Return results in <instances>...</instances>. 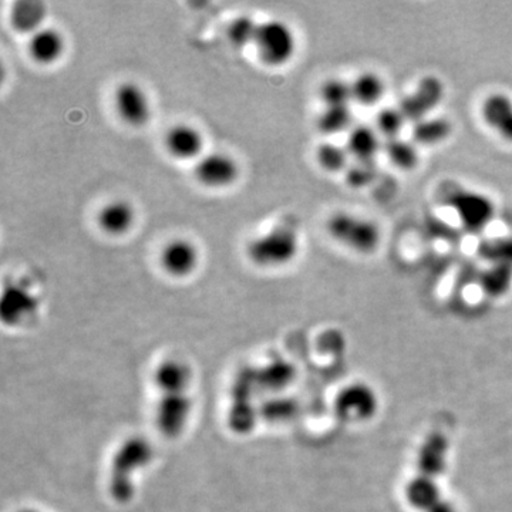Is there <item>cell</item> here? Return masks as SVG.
I'll list each match as a JSON object with an SVG mask.
<instances>
[{"label": "cell", "instance_id": "obj_1", "mask_svg": "<svg viewBox=\"0 0 512 512\" xmlns=\"http://www.w3.org/2000/svg\"><path fill=\"white\" fill-rule=\"evenodd\" d=\"M191 367L180 359H167L156 367L154 386L158 393L156 426L165 439H178L187 429L192 413Z\"/></svg>", "mask_w": 512, "mask_h": 512}, {"label": "cell", "instance_id": "obj_2", "mask_svg": "<svg viewBox=\"0 0 512 512\" xmlns=\"http://www.w3.org/2000/svg\"><path fill=\"white\" fill-rule=\"evenodd\" d=\"M154 447L146 437H128L111 458L107 490L117 504H128L136 497V476L153 463Z\"/></svg>", "mask_w": 512, "mask_h": 512}, {"label": "cell", "instance_id": "obj_3", "mask_svg": "<svg viewBox=\"0 0 512 512\" xmlns=\"http://www.w3.org/2000/svg\"><path fill=\"white\" fill-rule=\"evenodd\" d=\"M298 231L289 225H276L248 242L247 256L259 268H279L291 264L299 254Z\"/></svg>", "mask_w": 512, "mask_h": 512}, {"label": "cell", "instance_id": "obj_4", "mask_svg": "<svg viewBox=\"0 0 512 512\" xmlns=\"http://www.w3.org/2000/svg\"><path fill=\"white\" fill-rule=\"evenodd\" d=\"M326 229L335 241L359 254H372L382 242V231L375 222L346 211L330 215Z\"/></svg>", "mask_w": 512, "mask_h": 512}, {"label": "cell", "instance_id": "obj_5", "mask_svg": "<svg viewBox=\"0 0 512 512\" xmlns=\"http://www.w3.org/2000/svg\"><path fill=\"white\" fill-rule=\"evenodd\" d=\"M254 45L262 63L266 66L281 67L291 62L298 42L288 23L282 20H268L259 23Z\"/></svg>", "mask_w": 512, "mask_h": 512}, {"label": "cell", "instance_id": "obj_6", "mask_svg": "<svg viewBox=\"0 0 512 512\" xmlns=\"http://www.w3.org/2000/svg\"><path fill=\"white\" fill-rule=\"evenodd\" d=\"M448 207L468 231H483L495 217L494 201L484 192L454 187L446 192Z\"/></svg>", "mask_w": 512, "mask_h": 512}, {"label": "cell", "instance_id": "obj_7", "mask_svg": "<svg viewBox=\"0 0 512 512\" xmlns=\"http://www.w3.org/2000/svg\"><path fill=\"white\" fill-rule=\"evenodd\" d=\"M380 400L375 387L366 382H353L340 389L335 399V412L350 424L370 421L379 412Z\"/></svg>", "mask_w": 512, "mask_h": 512}, {"label": "cell", "instance_id": "obj_8", "mask_svg": "<svg viewBox=\"0 0 512 512\" xmlns=\"http://www.w3.org/2000/svg\"><path fill=\"white\" fill-rule=\"evenodd\" d=\"M446 96L443 80L436 76H424L416 89L400 101L399 109L410 123L416 124L427 119L440 106Z\"/></svg>", "mask_w": 512, "mask_h": 512}, {"label": "cell", "instance_id": "obj_9", "mask_svg": "<svg viewBox=\"0 0 512 512\" xmlns=\"http://www.w3.org/2000/svg\"><path fill=\"white\" fill-rule=\"evenodd\" d=\"M114 106L120 119L128 126L143 127L151 119L150 97L138 83H121L114 96Z\"/></svg>", "mask_w": 512, "mask_h": 512}, {"label": "cell", "instance_id": "obj_10", "mask_svg": "<svg viewBox=\"0 0 512 512\" xmlns=\"http://www.w3.org/2000/svg\"><path fill=\"white\" fill-rule=\"evenodd\" d=\"M448 457H450V440L441 431H431L417 448V474L439 480L446 473Z\"/></svg>", "mask_w": 512, "mask_h": 512}, {"label": "cell", "instance_id": "obj_11", "mask_svg": "<svg viewBox=\"0 0 512 512\" xmlns=\"http://www.w3.org/2000/svg\"><path fill=\"white\" fill-rule=\"evenodd\" d=\"M195 178L208 188H227L239 177V165L225 153H211L201 157L195 165Z\"/></svg>", "mask_w": 512, "mask_h": 512}, {"label": "cell", "instance_id": "obj_12", "mask_svg": "<svg viewBox=\"0 0 512 512\" xmlns=\"http://www.w3.org/2000/svg\"><path fill=\"white\" fill-rule=\"evenodd\" d=\"M161 266L174 278H187L200 264V249L187 238H174L164 245Z\"/></svg>", "mask_w": 512, "mask_h": 512}, {"label": "cell", "instance_id": "obj_13", "mask_svg": "<svg viewBox=\"0 0 512 512\" xmlns=\"http://www.w3.org/2000/svg\"><path fill=\"white\" fill-rule=\"evenodd\" d=\"M164 144L171 157L180 161H190L201 156L205 140L197 127L180 123L167 131Z\"/></svg>", "mask_w": 512, "mask_h": 512}, {"label": "cell", "instance_id": "obj_14", "mask_svg": "<svg viewBox=\"0 0 512 512\" xmlns=\"http://www.w3.org/2000/svg\"><path fill=\"white\" fill-rule=\"evenodd\" d=\"M481 119L498 137L512 144V97L493 93L481 104Z\"/></svg>", "mask_w": 512, "mask_h": 512}, {"label": "cell", "instance_id": "obj_15", "mask_svg": "<svg viewBox=\"0 0 512 512\" xmlns=\"http://www.w3.org/2000/svg\"><path fill=\"white\" fill-rule=\"evenodd\" d=\"M134 222H136V210L133 204L120 198L106 202L97 212L99 228L111 237L127 234L133 228Z\"/></svg>", "mask_w": 512, "mask_h": 512}, {"label": "cell", "instance_id": "obj_16", "mask_svg": "<svg viewBox=\"0 0 512 512\" xmlns=\"http://www.w3.org/2000/svg\"><path fill=\"white\" fill-rule=\"evenodd\" d=\"M404 498L407 504L414 510L420 512L430 511L440 500H443L444 494L441 493L439 480L436 478L414 474L404 485Z\"/></svg>", "mask_w": 512, "mask_h": 512}, {"label": "cell", "instance_id": "obj_17", "mask_svg": "<svg viewBox=\"0 0 512 512\" xmlns=\"http://www.w3.org/2000/svg\"><path fill=\"white\" fill-rule=\"evenodd\" d=\"M64 49H66V40L59 30L43 28L30 36L29 53L36 63L45 64V66L56 63L63 56Z\"/></svg>", "mask_w": 512, "mask_h": 512}, {"label": "cell", "instance_id": "obj_18", "mask_svg": "<svg viewBox=\"0 0 512 512\" xmlns=\"http://www.w3.org/2000/svg\"><path fill=\"white\" fill-rule=\"evenodd\" d=\"M382 141L376 130L359 126L350 131L348 148L350 157L355 161H376V156L382 150Z\"/></svg>", "mask_w": 512, "mask_h": 512}, {"label": "cell", "instance_id": "obj_19", "mask_svg": "<svg viewBox=\"0 0 512 512\" xmlns=\"http://www.w3.org/2000/svg\"><path fill=\"white\" fill-rule=\"evenodd\" d=\"M46 18L45 5L35 0H22L13 5L10 22L13 28L23 33H36Z\"/></svg>", "mask_w": 512, "mask_h": 512}, {"label": "cell", "instance_id": "obj_20", "mask_svg": "<svg viewBox=\"0 0 512 512\" xmlns=\"http://www.w3.org/2000/svg\"><path fill=\"white\" fill-rule=\"evenodd\" d=\"M453 133V124L446 117H427L413 124V140L421 146H437Z\"/></svg>", "mask_w": 512, "mask_h": 512}, {"label": "cell", "instance_id": "obj_21", "mask_svg": "<svg viewBox=\"0 0 512 512\" xmlns=\"http://www.w3.org/2000/svg\"><path fill=\"white\" fill-rule=\"evenodd\" d=\"M353 101L362 106H375L386 93V83L377 73L363 72L352 82Z\"/></svg>", "mask_w": 512, "mask_h": 512}, {"label": "cell", "instance_id": "obj_22", "mask_svg": "<svg viewBox=\"0 0 512 512\" xmlns=\"http://www.w3.org/2000/svg\"><path fill=\"white\" fill-rule=\"evenodd\" d=\"M480 285L491 298H503L512 288V266L491 264L481 275Z\"/></svg>", "mask_w": 512, "mask_h": 512}, {"label": "cell", "instance_id": "obj_23", "mask_svg": "<svg viewBox=\"0 0 512 512\" xmlns=\"http://www.w3.org/2000/svg\"><path fill=\"white\" fill-rule=\"evenodd\" d=\"M383 147L390 163L396 165L400 170H413L419 164V150L412 141L404 140L402 137L390 138Z\"/></svg>", "mask_w": 512, "mask_h": 512}, {"label": "cell", "instance_id": "obj_24", "mask_svg": "<svg viewBox=\"0 0 512 512\" xmlns=\"http://www.w3.org/2000/svg\"><path fill=\"white\" fill-rule=\"evenodd\" d=\"M262 376V387L269 392H279L289 386L295 379V367L285 360L268 363L258 372Z\"/></svg>", "mask_w": 512, "mask_h": 512}, {"label": "cell", "instance_id": "obj_25", "mask_svg": "<svg viewBox=\"0 0 512 512\" xmlns=\"http://www.w3.org/2000/svg\"><path fill=\"white\" fill-rule=\"evenodd\" d=\"M33 309V299L25 291L10 289L3 296V320L10 325H16Z\"/></svg>", "mask_w": 512, "mask_h": 512}, {"label": "cell", "instance_id": "obj_26", "mask_svg": "<svg viewBox=\"0 0 512 512\" xmlns=\"http://www.w3.org/2000/svg\"><path fill=\"white\" fill-rule=\"evenodd\" d=\"M353 123L350 106L325 107L318 117V128L325 134H338L348 130Z\"/></svg>", "mask_w": 512, "mask_h": 512}, {"label": "cell", "instance_id": "obj_27", "mask_svg": "<svg viewBox=\"0 0 512 512\" xmlns=\"http://www.w3.org/2000/svg\"><path fill=\"white\" fill-rule=\"evenodd\" d=\"M348 148L338 146L335 143L320 144L316 150V160L323 170L329 173H339V171L348 170L349 167Z\"/></svg>", "mask_w": 512, "mask_h": 512}, {"label": "cell", "instance_id": "obj_28", "mask_svg": "<svg viewBox=\"0 0 512 512\" xmlns=\"http://www.w3.org/2000/svg\"><path fill=\"white\" fill-rule=\"evenodd\" d=\"M320 99L325 107L350 106L353 101L352 83L342 79H329L320 87Z\"/></svg>", "mask_w": 512, "mask_h": 512}, {"label": "cell", "instance_id": "obj_29", "mask_svg": "<svg viewBox=\"0 0 512 512\" xmlns=\"http://www.w3.org/2000/svg\"><path fill=\"white\" fill-rule=\"evenodd\" d=\"M406 123V117H404L399 107H389V109H383L377 114V128H379L380 133H382L387 140L402 137Z\"/></svg>", "mask_w": 512, "mask_h": 512}, {"label": "cell", "instance_id": "obj_30", "mask_svg": "<svg viewBox=\"0 0 512 512\" xmlns=\"http://www.w3.org/2000/svg\"><path fill=\"white\" fill-rule=\"evenodd\" d=\"M259 25L249 16H239L229 25L228 37L232 45L245 47L254 45Z\"/></svg>", "mask_w": 512, "mask_h": 512}, {"label": "cell", "instance_id": "obj_31", "mask_svg": "<svg viewBox=\"0 0 512 512\" xmlns=\"http://www.w3.org/2000/svg\"><path fill=\"white\" fill-rule=\"evenodd\" d=\"M480 254L490 264L512 266V237L493 238L484 242L480 247Z\"/></svg>", "mask_w": 512, "mask_h": 512}, {"label": "cell", "instance_id": "obj_32", "mask_svg": "<svg viewBox=\"0 0 512 512\" xmlns=\"http://www.w3.org/2000/svg\"><path fill=\"white\" fill-rule=\"evenodd\" d=\"M376 174V161H355L346 170V181L350 187L363 188L375 181Z\"/></svg>", "mask_w": 512, "mask_h": 512}, {"label": "cell", "instance_id": "obj_33", "mask_svg": "<svg viewBox=\"0 0 512 512\" xmlns=\"http://www.w3.org/2000/svg\"><path fill=\"white\" fill-rule=\"evenodd\" d=\"M427 512H460V510H458L457 505L454 504L453 501L444 497L443 500H440L439 503L434 505V507Z\"/></svg>", "mask_w": 512, "mask_h": 512}, {"label": "cell", "instance_id": "obj_34", "mask_svg": "<svg viewBox=\"0 0 512 512\" xmlns=\"http://www.w3.org/2000/svg\"><path fill=\"white\" fill-rule=\"evenodd\" d=\"M19 512H39V511H36V510H23V511H19Z\"/></svg>", "mask_w": 512, "mask_h": 512}]
</instances>
